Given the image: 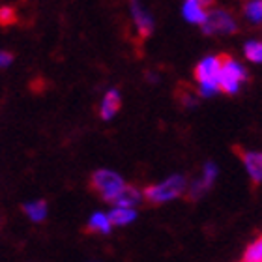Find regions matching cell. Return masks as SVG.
<instances>
[{"label":"cell","mask_w":262,"mask_h":262,"mask_svg":"<svg viewBox=\"0 0 262 262\" xmlns=\"http://www.w3.org/2000/svg\"><path fill=\"white\" fill-rule=\"evenodd\" d=\"M242 163L247 176L255 184H262V152L258 150H246L242 152Z\"/></svg>","instance_id":"10"},{"label":"cell","mask_w":262,"mask_h":262,"mask_svg":"<svg viewBox=\"0 0 262 262\" xmlns=\"http://www.w3.org/2000/svg\"><path fill=\"white\" fill-rule=\"evenodd\" d=\"M182 103L186 105V107H195V105H196V96H195V94L186 92L184 96H182Z\"/></svg>","instance_id":"20"},{"label":"cell","mask_w":262,"mask_h":262,"mask_svg":"<svg viewBox=\"0 0 262 262\" xmlns=\"http://www.w3.org/2000/svg\"><path fill=\"white\" fill-rule=\"evenodd\" d=\"M258 242H260V244H262V236H260V238H258Z\"/></svg>","instance_id":"22"},{"label":"cell","mask_w":262,"mask_h":262,"mask_svg":"<svg viewBox=\"0 0 262 262\" xmlns=\"http://www.w3.org/2000/svg\"><path fill=\"white\" fill-rule=\"evenodd\" d=\"M217 176H219L217 165L213 163V161H206V163L202 165L201 176H199L195 182H191L189 187H187L189 196H191V199H201V196H204L212 189V186L215 184V180H217Z\"/></svg>","instance_id":"6"},{"label":"cell","mask_w":262,"mask_h":262,"mask_svg":"<svg viewBox=\"0 0 262 262\" xmlns=\"http://www.w3.org/2000/svg\"><path fill=\"white\" fill-rule=\"evenodd\" d=\"M242 262H244V260H242Z\"/></svg>","instance_id":"23"},{"label":"cell","mask_w":262,"mask_h":262,"mask_svg":"<svg viewBox=\"0 0 262 262\" xmlns=\"http://www.w3.org/2000/svg\"><path fill=\"white\" fill-rule=\"evenodd\" d=\"M107 213H109L113 227H127V225L137 221V210H133V208L113 206Z\"/></svg>","instance_id":"12"},{"label":"cell","mask_w":262,"mask_h":262,"mask_svg":"<svg viewBox=\"0 0 262 262\" xmlns=\"http://www.w3.org/2000/svg\"><path fill=\"white\" fill-rule=\"evenodd\" d=\"M129 15H131V21H133V27H135L137 34H139L141 38H148V36L154 32V27H156L154 17L141 2H131Z\"/></svg>","instance_id":"7"},{"label":"cell","mask_w":262,"mask_h":262,"mask_svg":"<svg viewBox=\"0 0 262 262\" xmlns=\"http://www.w3.org/2000/svg\"><path fill=\"white\" fill-rule=\"evenodd\" d=\"M122 105V94L118 88H109L105 90L103 98L99 101V116L101 120H113Z\"/></svg>","instance_id":"9"},{"label":"cell","mask_w":262,"mask_h":262,"mask_svg":"<svg viewBox=\"0 0 262 262\" xmlns=\"http://www.w3.org/2000/svg\"><path fill=\"white\" fill-rule=\"evenodd\" d=\"M146 77L150 79V82H158V73H154V71H150V73H146Z\"/></svg>","instance_id":"21"},{"label":"cell","mask_w":262,"mask_h":262,"mask_svg":"<svg viewBox=\"0 0 262 262\" xmlns=\"http://www.w3.org/2000/svg\"><path fill=\"white\" fill-rule=\"evenodd\" d=\"M88 230L90 232H96V234H111V230H113V223H111L109 219V213L107 212H94L90 217H88Z\"/></svg>","instance_id":"13"},{"label":"cell","mask_w":262,"mask_h":262,"mask_svg":"<svg viewBox=\"0 0 262 262\" xmlns=\"http://www.w3.org/2000/svg\"><path fill=\"white\" fill-rule=\"evenodd\" d=\"M201 28L206 36H215V34L229 36L238 30V23L230 11L223 10V8H213L208 11V19Z\"/></svg>","instance_id":"5"},{"label":"cell","mask_w":262,"mask_h":262,"mask_svg":"<svg viewBox=\"0 0 262 262\" xmlns=\"http://www.w3.org/2000/svg\"><path fill=\"white\" fill-rule=\"evenodd\" d=\"M142 199H144L142 191H139V189H137V187H133V186H127L126 189H124V193L118 196V201H116L113 206L133 208V210H137V206H139V202H141Z\"/></svg>","instance_id":"14"},{"label":"cell","mask_w":262,"mask_h":262,"mask_svg":"<svg viewBox=\"0 0 262 262\" xmlns=\"http://www.w3.org/2000/svg\"><path fill=\"white\" fill-rule=\"evenodd\" d=\"M221 66H223V56L219 55H206L195 66L196 88L201 98H213L221 92L219 88Z\"/></svg>","instance_id":"1"},{"label":"cell","mask_w":262,"mask_h":262,"mask_svg":"<svg viewBox=\"0 0 262 262\" xmlns=\"http://www.w3.org/2000/svg\"><path fill=\"white\" fill-rule=\"evenodd\" d=\"M208 11L210 10L206 8V2H202V0H184L182 2V17L189 25L202 27L208 19Z\"/></svg>","instance_id":"8"},{"label":"cell","mask_w":262,"mask_h":262,"mask_svg":"<svg viewBox=\"0 0 262 262\" xmlns=\"http://www.w3.org/2000/svg\"><path fill=\"white\" fill-rule=\"evenodd\" d=\"M244 15L253 25H262V0H249L244 4Z\"/></svg>","instance_id":"16"},{"label":"cell","mask_w":262,"mask_h":262,"mask_svg":"<svg viewBox=\"0 0 262 262\" xmlns=\"http://www.w3.org/2000/svg\"><path fill=\"white\" fill-rule=\"evenodd\" d=\"M244 262H262V244L258 240L247 246L244 253Z\"/></svg>","instance_id":"17"},{"label":"cell","mask_w":262,"mask_h":262,"mask_svg":"<svg viewBox=\"0 0 262 262\" xmlns=\"http://www.w3.org/2000/svg\"><path fill=\"white\" fill-rule=\"evenodd\" d=\"M11 62H13V55H11L10 51L0 49V70H6V68H10Z\"/></svg>","instance_id":"19"},{"label":"cell","mask_w":262,"mask_h":262,"mask_svg":"<svg viewBox=\"0 0 262 262\" xmlns=\"http://www.w3.org/2000/svg\"><path fill=\"white\" fill-rule=\"evenodd\" d=\"M244 56L251 64H262V39H247L244 43Z\"/></svg>","instance_id":"15"},{"label":"cell","mask_w":262,"mask_h":262,"mask_svg":"<svg viewBox=\"0 0 262 262\" xmlns=\"http://www.w3.org/2000/svg\"><path fill=\"white\" fill-rule=\"evenodd\" d=\"M187 187H189V182L184 174H170L167 176L165 180L156 182L152 186H148L142 195L148 202L152 204H167V202H172L176 199H180L184 193H187Z\"/></svg>","instance_id":"2"},{"label":"cell","mask_w":262,"mask_h":262,"mask_svg":"<svg viewBox=\"0 0 262 262\" xmlns=\"http://www.w3.org/2000/svg\"><path fill=\"white\" fill-rule=\"evenodd\" d=\"M23 212L32 223H43L49 215V208H47V202L43 199H34V201L23 204Z\"/></svg>","instance_id":"11"},{"label":"cell","mask_w":262,"mask_h":262,"mask_svg":"<svg viewBox=\"0 0 262 262\" xmlns=\"http://www.w3.org/2000/svg\"><path fill=\"white\" fill-rule=\"evenodd\" d=\"M92 187L96 189L105 202L115 204L118 201V196L124 193L127 187V182L124 180V176L118 174L113 169H98L92 174Z\"/></svg>","instance_id":"3"},{"label":"cell","mask_w":262,"mask_h":262,"mask_svg":"<svg viewBox=\"0 0 262 262\" xmlns=\"http://www.w3.org/2000/svg\"><path fill=\"white\" fill-rule=\"evenodd\" d=\"M15 19L17 13L11 6H2L0 8V25H11V23H15Z\"/></svg>","instance_id":"18"},{"label":"cell","mask_w":262,"mask_h":262,"mask_svg":"<svg viewBox=\"0 0 262 262\" xmlns=\"http://www.w3.org/2000/svg\"><path fill=\"white\" fill-rule=\"evenodd\" d=\"M247 81V70L246 66L238 62L232 56H223V66H221V75H219V88L225 94H234L240 92L244 82Z\"/></svg>","instance_id":"4"}]
</instances>
